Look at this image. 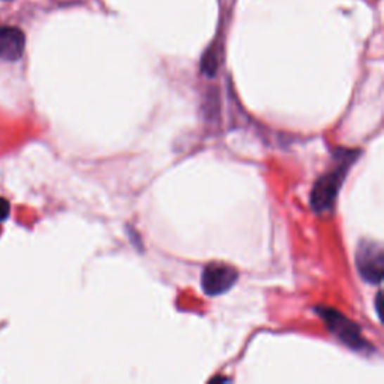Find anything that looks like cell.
Listing matches in <instances>:
<instances>
[{"instance_id": "277c9868", "label": "cell", "mask_w": 384, "mask_h": 384, "mask_svg": "<svg viewBox=\"0 0 384 384\" xmlns=\"http://www.w3.org/2000/svg\"><path fill=\"white\" fill-rule=\"evenodd\" d=\"M319 311L321 319L327 323V327H329V329L336 335V338H340L344 344L352 347L353 350H364L366 347V343L359 327L353 321H350L347 317H344L341 312L327 308H320Z\"/></svg>"}, {"instance_id": "7a4b0ae2", "label": "cell", "mask_w": 384, "mask_h": 384, "mask_svg": "<svg viewBox=\"0 0 384 384\" xmlns=\"http://www.w3.org/2000/svg\"><path fill=\"white\" fill-rule=\"evenodd\" d=\"M356 264L360 276L369 284H380L384 274V251L380 243L365 241L359 245Z\"/></svg>"}, {"instance_id": "5b68a950", "label": "cell", "mask_w": 384, "mask_h": 384, "mask_svg": "<svg viewBox=\"0 0 384 384\" xmlns=\"http://www.w3.org/2000/svg\"><path fill=\"white\" fill-rule=\"evenodd\" d=\"M26 47V37L17 27H0V59L18 60Z\"/></svg>"}, {"instance_id": "52a82bcc", "label": "cell", "mask_w": 384, "mask_h": 384, "mask_svg": "<svg viewBox=\"0 0 384 384\" xmlns=\"http://www.w3.org/2000/svg\"><path fill=\"white\" fill-rule=\"evenodd\" d=\"M9 212H11V205L9 201L0 197V222H4L8 219L9 217Z\"/></svg>"}, {"instance_id": "6da1fadb", "label": "cell", "mask_w": 384, "mask_h": 384, "mask_svg": "<svg viewBox=\"0 0 384 384\" xmlns=\"http://www.w3.org/2000/svg\"><path fill=\"white\" fill-rule=\"evenodd\" d=\"M356 155L347 152L344 155V161L338 165V168H335L331 173L324 174L319 182L315 184L311 194V205L315 209V212H326L333 206L338 191H340L344 182L348 168L357 158Z\"/></svg>"}, {"instance_id": "3957f363", "label": "cell", "mask_w": 384, "mask_h": 384, "mask_svg": "<svg viewBox=\"0 0 384 384\" xmlns=\"http://www.w3.org/2000/svg\"><path fill=\"white\" fill-rule=\"evenodd\" d=\"M239 279L237 270L229 264L210 263L201 274L203 291L209 296H219L227 293Z\"/></svg>"}, {"instance_id": "8992f818", "label": "cell", "mask_w": 384, "mask_h": 384, "mask_svg": "<svg viewBox=\"0 0 384 384\" xmlns=\"http://www.w3.org/2000/svg\"><path fill=\"white\" fill-rule=\"evenodd\" d=\"M203 72L209 77H213L218 71V58L217 53L213 51V49H209L207 53L203 56V62H201Z\"/></svg>"}]
</instances>
